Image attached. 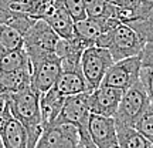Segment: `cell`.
<instances>
[{
    "label": "cell",
    "instance_id": "obj_1",
    "mask_svg": "<svg viewBox=\"0 0 153 148\" xmlns=\"http://www.w3.org/2000/svg\"><path fill=\"white\" fill-rule=\"evenodd\" d=\"M41 93L33 86L10 93L6 101L13 115L22 121L28 134V148H36L40 137L43 135V115H41Z\"/></svg>",
    "mask_w": 153,
    "mask_h": 148
},
{
    "label": "cell",
    "instance_id": "obj_2",
    "mask_svg": "<svg viewBox=\"0 0 153 148\" xmlns=\"http://www.w3.org/2000/svg\"><path fill=\"white\" fill-rule=\"evenodd\" d=\"M95 44L109 50L115 61L140 54L146 46L136 30L123 22H118L109 30L102 33Z\"/></svg>",
    "mask_w": 153,
    "mask_h": 148
},
{
    "label": "cell",
    "instance_id": "obj_3",
    "mask_svg": "<svg viewBox=\"0 0 153 148\" xmlns=\"http://www.w3.org/2000/svg\"><path fill=\"white\" fill-rule=\"evenodd\" d=\"M150 104L152 101L149 98L142 81L139 80L132 87L123 91L118 113L115 115V121L125 125L135 127L137 120L142 117Z\"/></svg>",
    "mask_w": 153,
    "mask_h": 148
},
{
    "label": "cell",
    "instance_id": "obj_4",
    "mask_svg": "<svg viewBox=\"0 0 153 148\" xmlns=\"http://www.w3.org/2000/svg\"><path fill=\"white\" fill-rule=\"evenodd\" d=\"M115 63L111 51L101 46H89L84 50L81 57V67L87 78L89 91H94L102 84L106 71Z\"/></svg>",
    "mask_w": 153,
    "mask_h": 148
},
{
    "label": "cell",
    "instance_id": "obj_5",
    "mask_svg": "<svg viewBox=\"0 0 153 148\" xmlns=\"http://www.w3.org/2000/svg\"><path fill=\"white\" fill-rule=\"evenodd\" d=\"M23 37L28 57L55 53L57 44L61 38L60 34L43 19H37Z\"/></svg>",
    "mask_w": 153,
    "mask_h": 148
},
{
    "label": "cell",
    "instance_id": "obj_6",
    "mask_svg": "<svg viewBox=\"0 0 153 148\" xmlns=\"http://www.w3.org/2000/svg\"><path fill=\"white\" fill-rule=\"evenodd\" d=\"M31 61V86L40 93H45L58 81L62 70V61L57 53L30 57Z\"/></svg>",
    "mask_w": 153,
    "mask_h": 148
},
{
    "label": "cell",
    "instance_id": "obj_7",
    "mask_svg": "<svg viewBox=\"0 0 153 148\" xmlns=\"http://www.w3.org/2000/svg\"><path fill=\"white\" fill-rule=\"evenodd\" d=\"M140 68H142V56L140 54L115 61L105 74L102 84L120 88L125 91L129 87H132L135 83L139 81Z\"/></svg>",
    "mask_w": 153,
    "mask_h": 148
},
{
    "label": "cell",
    "instance_id": "obj_8",
    "mask_svg": "<svg viewBox=\"0 0 153 148\" xmlns=\"http://www.w3.org/2000/svg\"><path fill=\"white\" fill-rule=\"evenodd\" d=\"M79 143L81 135L78 127L55 121L44 128L36 148H78Z\"/></svg>",
    "mask_w": 153,
    "mask_h": 148
},
{
    "label": "cell",
    "instance_id": "obj_9",
    "mask_svg": "<svg viewBox=\"0 0 153 148\" xmlns=\"http://www.w3.org/2000/svg\"><path fill=\"white\" fill-rule=\"evenodd\" d=\"M122 95H123V90L101 84L94 91H89V97H88L89 110L94 114L115 118L118 108H119Z\"/></svg>",
    "mask_w": 153,
    "mask_h": 148
},
{
    "label": "cell",
    "instance_id": "obj_10",
    "mask_svg": "<svg viewBox=\"0 0 153 148\" xmlns=\"http://www.w3.org/2000/svg\"><path fill=\"white\" fill-rule=\"evenodd\" d=\"M88 130L97 148H120L114 117H105L91 113Z\"/></svg>",
    "mask_w": 153,
    "mask_h": 148
},
{
    "label": "cell",
    "instance_id": "obj_11",
    "mask_svg": "<svg viewBox=\"0 0 153 148\" xmlns=\"http://www.w3.org/2000/svg\"><path fill=\"white\" fill-rule=\"evenodd\" d=\"M43 20L48 23L57 33L62 38H72L74 37V24L75 20L68 13L62 0H48L44 10Z\"/></svg>",
    "mask_w": 153,
    "mask_h": 148
},
{
    "label": "cell",
    "instance_id": "obj_12",
    "mask_svg": "<svg viewBox=\"0 0 153 148\" xmlns=\"http://www.w3.org/2000/svg\"><path fill=\"white\" fill-rule=\"evenodd\" d=\"M1 141L4 148H28V134L22 121L16 118L6 101L4 115L0 127Z\"/></svg>",
    "mask_w": 153,
    "mask_h": 148
},
{
    "label": "cell",
    "instance_id": "obj_13",
    "mask_svg": "<svg viewBox=\"0 0 153 148\" xmlns=\"http://www.w3.org/2000/svg\"><path fill=\"white\" fill-rule=\"evenodd\" d=\"M119 20L109 19V17H85L82 20H78L74 24V36L79 38L82 43L89 46H94L97 43L98 37L106 30H109L112 26H115Z\"/></svg>",
    "mask_w": 153,
    "mask_h": 148
},
{
    "label": "cell",
    "instance_id": "obj_14",
    "mask_svg": "<svg viewBox=\"0 0 153 148\" xmlns=\"http://www.w3.org/2000/svg\"><path fill=\"white\" fill-rule=\"evenodd\" d=\"M55 86L65 97L89 91V86L84 76L81 63L79 64L62 63V70Z\"/></svg>",
    "mask_w": 153,
    "mask_h": 148
},
{
    "label": "cell",
    "instance_id": "obj_15",
    "mask_svg": "<svg viewBox=\"0 0 153 148\" xmlns=\"http://www.w3.org/2000/svg\"><path fill=\"white\" fill-rule=\"evenodd\" d=\"M65 98L67 97L57 88V86L50 88L45 93H41L40 104H41V115H43L44 128L50 124H53L58 118V115L62 110V105L65 103Z\"/></svg>",
    "mask_w": 153,
    "mask_h": 148
},
{
    "label": "cell",
    "instance_id": "obj_16",
    "mask_svg": "<svg viewBox=\"0 0 153 148\" xmlns=\"http://www.w3.org/2000/svg\"><path fill=\"white\" fill-rule=\"evenodd\" d=\"M116 122V121H115ZM116 131H118V140H119L120 148H152L153 144L136 127L125 125L116 122Z\"/></svg>",
    "mask_w": 153,
    "mask_h": 148
},
{
    "label": "cell",
    "instance_id": "obj_17",
    "mask_svg": "<svg viewBox=\"0 0 153 148\" xmlns=\"http://www.w3.org/2000/svg\"><path fill=\"white\" fill-rule=\"evenodd\" d=\"M85 7H87V13L89 17L116 19L118 16V6L111 5L106 0H85Z\"/></svg>",
    "mask_w": 153,
    "mask_h": 148
},
{
    "label": "cell",
    "instance_id": "obj_18",
    "mask_svg": "<svg viewBox=\"0 0 153 148\" xmlns=\"http://www.w3.org/2000/svg\"><path fill=\"white\" fill-rule=\"evenodd\" d=\"M135 127L153 144V103L148 107V110L143 113L142 117L137 120Z\"/></svg>",
    "mask_w": 153,
    "mask_h": 148
},
{
    "label": "cell",
    "instance_id": "obj_19",
    "mask_svg": "<svg viewBox=\"0 0 153 148\" xmlns=\"http://www.w3.org/2000/svg\"><path fill=\"white\" fill-rule=\"evenodd\" d=\"M68 13L72 16V19L78 22L88 17L87 7H85V0H62Z\"/></svg>",
    "mask_w": 153,
    "mask_h": 148
},
{
    "label": "cell",
    "instance_id": "obj_20",
    "mask_svg": "<svg viewBox=\"0 0 153 148\" xmlns=\"http://www.w3.org/2000/svg\"><path fill=\"white\" fill-rule=\"evenodd\" d=\"M139 80L142 81L143 87H145V90H146V93L149 95V98L153 103V67L142 66Z\"/></svg>",
    "mask_w": 153,
    "mask_h": 148
},
{
    "label": "cell",
    "instance_id": "obj_21",
    "mask_svg": "<svg viewBox=\"0 0 153 148\" xmlns=\"http://www.w3.org/2000/svg\"><path fill=\"white\" fill-rule=\"evenodd\" d=\"M108 3L114 6H118L120 9H126V10H132L137 13L139 7L142 5V0H106Z\"/></svg>",
    "mask_w": 153,
    "mask_h": 148
},
{
    "label": "cell",
    "instance_id": "obj_22",
    "mask_svg": "<svg viewBox=\"0 0 153 148\" xmlns=\"http://www.w3.org/2000/svg\"><path fill=\"white\" fill-rule=\"evenodd\" d=\"M140 56H142V66L153 67V40L146 43Z\"/></svg>",
    "mask_w": 153,
    "mask_h": 148
},
{
    "label": "cell",
    "instance_id": "obj_23",
    "mask_svg": "<svg viewBox=\"0 0 153 148\" xmlns=\"http://www.w3.org/2000/svg\"><path fill=\"white\" fill-rule=\"evenodd\" d=\"M4 107H6V98L0 95V127H1L3 115H4ZM0 148H4V145H3V141H1V134H0Z\"/></svg>",
    "mask_w": 153,
    "mask_h": 148
},
{
    "label": "cell",
    "instance_id": "obj_24",
    "mask_svg": "<svg viewBox=\"0 0 153 148\" xmlns=\"http://www.w3.org/2000/svg\"><path fill=\"white\" fill-rule=\"evenodd\" d=\"M78 148H91V147H87V145H82V144H79V147Z\"/></svg>",
    "mask_w": 153,
    "mask_h": 148
},
{
    "label": "cell",
    "instance_id": "obj_25",
    "mask_svg": "<svg viewBox=\"0 0 153 148\" xmlns=\"http://www.w3.org/2000/svg\"><path fill=\"white\" fill-rule=\"evenodd\" d=\"M152 148H153V147H152Z\"/></svg>",
    "mask_w": 153,
    "mask_h": 148
}]
</instances>
